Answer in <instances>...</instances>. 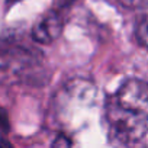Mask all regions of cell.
I'll use <instances>...</instances> for the list:
<instances>
[{"label":"cell","mask_w":148,"mask_h":148,"mask_svg":"<svg viewBox=\"0 0 148 148\" xmlns=\"http://www.w3.org/2000/svg\"><path fill=\"white\" fill-rule=\"evenodd\" d=\"M106 122L116 148H148V83L121 84L106 102Z\"/></svg>","instance_id":"cell-1"},{"label":"cell","mask_w":148,"mask_h":148,"mask_svg":"<svg viewBox=\"0 0 148 148\" xmlns=\"http://www.w3.org/2000/svg\"><path fill=\"white\" fill-rule=\"evenodd\" d=\"M0 76L15 83L44 82V54L13 31L0 32Z\"/></svg>","instance_id":"cell-2"},{"label":"cell","mask_w":148,"mask_h":148,"mask_svg":"<svg viewBox=\"0 0 148 148\" xmlns=\"http://www.w3.org/2000/svg\"><path fill=\"white\" fill-rule=\"evenodd\" d=\"M96 103V87L82 79L65 83L54 100V116L61 126H76L74 121L87 113Z\"/></svg>","instance_id":"cell-3"},{"label":"cell","mask_w":148,"mask_h":148,"mask_svg":"<svg viewBox=\"0 0 148 148\" xmlns=\"http://www.w3.org/2000/svg\"><path fill=\"white\" fill-rule=\"evenodd\" d=\"M64 23V10L52 6L36 21L31 31V38L35 44H52L61 35Z\"/></svg>","instance_id":"cell-4"},{"label":"cell","mask_w":148,"mask_h":148,"mask_svg":"<svg viewBox=\"0 0 148 148\" xmlns=\"http://www.w3.org/2000/svg\"><path fill=\"white\" fill-rule=\"evenodd\" d=\"M135 38L138 44L148 51V15H142L135 23Z\"/></svg>","instance_id":"cell-5"},{"label":"cell","mask_w":148,"mask_h":148,"mask_svg":"<svg viewBox=\"0 0 148 148\" xmlns=\"http://www.w3.org/2000/svg\"><path fill=\"white\" fill-rule=\"evenodd\" d=\"M119 5L126 9H144L148 8V0H118Z\"/></svg>","instance_id":"cell-6"},{"label":"cell","mask_w":148,"mask_h":148,"mask_svg":"<svg viewBox=\"0 0 148 148\" xmlns=\"http://www.w3.org/2000/svg\"><path fill=\"white\" fill-rule=\"evenodd\" d=\"M9 131V119L5 110L0 109V132H8Z\"/></svg>","instance_id":"cell-7"},{"label":"cell","mask_w":148,"mask_h":148,"mask_svg":"<svg viewBox=\"0 0 148 148\" xmlns=\"http://www.w3.org/2000/svg\"><path fill=\"white\" fill-rule=\"evenodd\" d=\"M76 0H55V5H54V8H57V9H60V10H65V9H68Z\"/></svg>","instance_id":"cell-8"},{"label":"cell","mask_w":148,"mask_h":148,"mask_svg":"<svg viewBox=\"0 0 148 148\" xmlns=\"http://www.w3.org/2000/svg\"><path fill=\"white\" fill-rule=\"evenodd\" d=\"M0 148H13L5 138H2V139H0Z\"/></svg>","instance_id":"cell-9"},{"label":"cell","mask_w":148,"mask_h":148,"mask_svg":"<svg viewBox=\"0 0 148 148\" xmlns=\"http://www.w3.org/2000/svg\"><path fill=\"white\" fill-rule=\"evenodd\" d=\"M6 2H8V5H13L16 2H21V0H6Z\"/></svg>","instance_id":"cell-10"}]
</instances>
